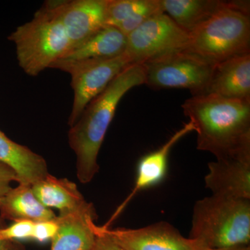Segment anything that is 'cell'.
<instances>
[{
	"label": "cell",
	"instance_id": "6da1fadb",
	"mask_svg": "<svg viewBox=\"0 0 250 250\" xmlns=\"http://www.w3.org/2000/svg\"><path fill=\"white\" fill-rule=\"evenodd\" d=\"M197 134V149L216 159L250 154V101L195 95L182 105Z\"/></svg>",
	"mask_w": 250,
	"mask_h": 250
},
{
	"label": "cell",
	"instance_id": "7a4b0ae2",
	"mask_svg": "<svg viewBox=\"0 0 250 250\" xmlns=\"http://www.w3.org/2000/svg\"><path fill=\"white\" fill-rule=\"evenodd\" d=\"M145 83L143 65H129L88 104L70 126L68 143L76 155L77 177L81 183H89L98 172L99 152L122 98L131 88Z\"/></svg>",
	"mask_w": 250,
	"mask_h": 250
},
{
	"label": "cell",
	"instance_id": "3957f363",
	"mask_svg": "<svg viewBox=\"0 0 250 250\" xmlns=\"http://www.w3.org/2000/svg\"><path fill=\"white\" fill-rule=\"evenodd\" d=\"M188 34L186 50L212 65L250 53V1H225Z\"/></svg>",
	"mask_w": 250,
	"mask_h": 250
},
{
	"label": "cell",
	"instance_id": "277c9868",
	"mask_svg": "<svg viewBox=\"0 0 250 250\" xmlns=\"http://www.w3.org/2000/svg\"><path fill=\"white\" fill-rule=\"evenodd\" d=\"M189 238L208 249L250 246V200L214 195L199 200Z\"/></svg>",
	"mask_w": 250,
	"mask_h": 250
},
{
	"label": "cell",
	"instance_id": "5b68a950",
	"mask_svg": "<svg viewBox=\"0 0 250 250\" xmlns=\"http://www.w3.org/2000/svg\"><path fill=\"white\" fill-rule=\"evenodd\" d=\"M8 39L16 45L18 65L31 77L50 68L71 49L65 28L49 1L31 21L16 28Z\"/></svg>",
	"mask_w": 250,
	"mask_h": 250
},
{
	"label": "cell",
	"instance_id": "8992f818",
	"mask_svg": "<svg viewBox=\"0 0 250 250\" xmlns=\"http://www.w3.org/2000/svg\"><path fill=\"white\" fill-rule=\"evenodd\" d=\"M146 83L153 88H185L192 96L203 95L214 65L187 50L141 64Z\"/></svg>",
	"mask_w": 250,
	"mask_h": 250
},
{
	"label": "cell",
	"instance_id": "52a82bcc",
	"mask_svg": "<svg viewBox=\"0 0 250 250\" xmlns=\"http://www.w3.org/2000/svg\"><path fill=\"white\" fill-rule=\"evenodd\" d=\"M188 33L167 15H154L126 36L124 54L131 65L186 50Z\"/></svg>",
	"mask_w": 250,
	"mask_h": 250
},
{
	"label": "cell",
	"instance_id": "ba28073f",
	"mask_svg": "<svg viewBox=\"0 0 250 250\" xmlns=\"http://www.w3.org/2000/svg\"><path fill=\"white\" fill-rule=\"evenodd\" d=\"M129 65L131 64L123 53L112 58L91 59L53 67L71 75L74 98L68 118L70 127L78 121L88 104Z\"/></svg>",
	"mask_w": 250,
	"mask_h": 250
},
{
	"label": "cell",
	"instance_id": "9c48e42d",
	"mask_svg": "<svg viewBox=\"0 0 250 250\" xmlns=\"http://www.w3.org/2000/svg\"><path fill=\"white\" fill-rule=\"evenodd\" d=\"M97 229L124 250H207L200 241L186 238L165 221L138 229L103 228Z\"/></svg>",
	"mask_w": 250,
	"mask_h": 250
},
{
	"label": "cell",
	"instance_id": "30bf717a",
	"mask_svg": "<svg viewBox=\"0 0 250 250\" xmlns=\"http://www.w3.org/2000/svg\"><path fill=\"white\" fill-rule=\"evenodd\" d=\"M65 28L71 49L106 26L108 0L49 1Z\"/></svg>",
	"mask_w": 250,
	"mask_h": 250
},
{
	"label": "cell",
	"instance_id": "8fae6325",
	"mask_svg": "<svg viewBox=\"0 0 250 250\" xmlns=\"http://www.w3.org/2000/svg\"><path fill=\"white\" fill-rule=\"evenodd\" d=\"M208 167L205 187L212 195L250 200V154L216 159Z\"/></svg>",
	"mask_w": 250,
	"mask_h": 250
},
{
	"label": "cell",
	"instance_id": "7c38bea8",
	"mask_svg": "<svg viewBox=\"0 0 250 250\" xmlns=\"http://www.w3.org/2000/svg\"><path fill=\"white\" fill-rule=\"evenodd\" d=\"M97 218L95 207L88 202L77 210L59 213L56 218L58 229L51 240V250H93Z\"/></svg>",
	"mask_w": 250,
	"mask_h": 250
},
{
	"label": "cell",
	"instance_id": "4fadbf2b",
	"mask_svg": "<svg viewBox=\"0 0 250 250\" xmlns=\"http://www.w3.org/2000/svg\"><path fill=\"white\" fill-rule=\"evenodd\" d=\"M191 131H195V127L191 122L189 121L177 132L174 133L170 139L157 150L143 156L138 164L137 173L134 188L129 195L117 208L107 223L102 226L103 228H109L110 225L119 216L128 204L140 191L157 185L162 182L167 172V160L171 149L179 140Z\"/></svg>",
	"mask_w": 250,
	"mask_h": 250
},
{
	"label": "cell",
	"instance_id": "5bb4252c",
	"mask_svg": "<svg viewBox=\"0 0 250 250\" xmlns=\"http://www.w3.org/2000/svg\"><path fill=\"white\" fill-rule=\"evenodd\" d=\"M210 94L250 101V53L237 56L213 66L203 95Z\"/></svg>",
	"mask_w": 250,
	"mask_h": 250
},
{
	"label": "cell",
	"instance_id": "9a60e30c",
	"mask_svg": "<svg viewBox=\"0 0 250 250\" xmlns=\"http://www.w3.org/2000/svg\"><path fill=\"white\" fill-rule=\"evenodd\" d=\"M126 36L118 28L105 26L83 43L70 49L62 58L56 61L50 68L58 65L75 63L91 59L118 57L125 52Z\"/></svg>",
	"mask_w": 250,
	"mask_h": 250
},
{
	"label": "cell",
	"instance_id": "2e32d148",
	"mask_svg": "<svg viewBox=\"0 0 250 250\" xmlns=\"http://www.w3.org/2000/svg\"><path fill=\"white\" fill-rule=\"evenodd\" d=\"M0 164L16 172L18 184L34 185L48 175L45 159L29 147L18 144L0 130Z\"/></svg>",
	"mask_w": 250,
	"mask_h": 250
},
{
	"label": "cell",
	"instance_id": "e0dca14e",
	"mask_svg": "<svg viewBox=\"0 0 250 250\" xmlns=\"http://www.w3.org/2000/svg\"><path fill=\"white\" fill-rule=\"evenodd\" d=\"M0 217L12 221H31L34 223L53 220L54 212L45 207L36 197L32 187L18 184L3 196L0 197Z\"/></svg>",
	"mask_w": 250,
	"mask_h": 250
},
{
	"label": "cell",
	"instance_id": "ac0fdd59",
	"mask_svg": "<svg viewBox=\"0 0 250 250\" xmlns=\"http://www.w3.org/2000/svg\"><path fill=\"white\" fill-rule=\"evenodd\" d=\"M31 187L42 205L50 209L57 208L59 213L77 210L87 203L77 184L67 179L57 178L49 174Z\"/></svg>",
	"mask_w": 250,
	"mask_h": 250
},
{
	"label": "cell",
	"instance_id": "d6986e66",
	"mask_svg": "<svg viewBox=\"0 0 250 250\" xmlns=\"http://www.w3.org/2000/svg\"><path fill=\"white\" fill-rule=\"evenodd\" d=\"M225 1L220 0H160L163 12L188 34L221 9Z\"/></svg>",
	"mask_w": 250,
	"mask_h": 250
},
{
	"label": "cell",
	"instance_id": "ffe728a7",
	"mask_svg": "<svg viewBox=\"0 0 250 250\" xmlns=\"http://www.w3.org/2000/svg\"><path fill=\"white\" fill-rule=\"evenodd\" d=\"M157 0H108L106 26L118 27L130 18L155 4Z\"/></svg>",
	"mask_w": 250,
	"mask_h": 250
},
{
	"label": "cell",
	"instance_id": "44dd1931",
	"mask_svg": "<svg viewBox=\"0 0 250 250\" xmlns=\"http://www.w3.org/2000/svg\"><path fill=\"white\" fill-rule=\"evenodd\" d=\"M34 223L26 220L14 222L10 226L0 229V239L8 242L31 239Z\"/></svg>",
	"mask_w": 250,
	"mask_h": 250
},
{
	"label": "cell",
	"instance_id": "7402d4cb",
	"mask_svg": "<svg viewBox=\"0 0 250 250\" xmlns=\"http://www.w3.org/2000/svg\"><path fill=\"white\" fill-rule=\"evenodd\" d=\"M58 229L56 219L34 223L31 239L40 243L52 240Z\"/></svg>",
	"mask_w": 250,
	"mask_h": 250
},
{
	"label": "cell",
	"instance_id": "603a6c76",
	"mask_svg": "<svg viewBox=\"0 0 250 250\" xmlns=\"http://www.w3.org/2000/svg\"><path fill=\"white\" fill-rule=\"evenodd\" d=\"M18 182L17 174L9 166L0 164V197L11 188V183Z\"/></svg>",
	"mask_w": 250,
	"mask_h": 250
},
{
	"label": "cell",
	"instance_id": "cb8c5ba5",
	"mask_svg": "<svg viewBox=\"0 0 250 250\" xmlns=\"http://www.w3.org/2000/svg\"><path fill=\"white\" fill-rule=\"evenodd\" d=\"M95 230L97 239L94 250H124L112 241L106 235L99 231L97 229V225H95Z\"/></svg>",
	"mask_w": 250,
	"mask_h": 250
},
{
	"label": "cell",
	"instance_id": "d4e9b609",
	"mask_svg": "<svg viewBox=\"0 0 250 250\" xmlns=\"http://www.w3.org/2000/svg\"><path fill=\"white\" fill-rule=\"evenodd\" d=\"M6 226L4 220L0 217V229ZM11 242L4 241L0 239V250H9L11 246Z\"/></svg>",
	"mask_w": 250,
	"mask_h": 250
},
{
	"label": "cell",
	"instance_id": "484cf974",
	"mask_svg": "<svg viewBox=\"0 0 250 250\" xmlns=\"http://www.w3.org/2000/svg\"><path fill=\"white\" fill-rule=\"evenodd\" d=\"M9 250H26L25 248L18 241L11 242Z\"/></svg>",
	"mask_w": 250,
	"mask_h": 250
},
{
	"label": "cell",
	"instance_id": "4316f807",
	"mask_svg": "<svg viewBox=\"0 0 250 250\" xmlns=\"http://www.w3.org/2000/svg\"><path fill=\"white\" fill-rule=\"evenodd\" d=\"M207 250H250V246L232 247V248H220V249H208Z\"/></svg>",
	"mask_w": 250,
	"mask_h": 250
},
{
	"label": "cell",
	"instance_id": "83f0119b",
	"mask_svg": "<svg viewBox=\"0 0 250 250\" xmlns=\"http://www.w3.org/2000/svg\"></svg>",
	"mask_w": 250,
	"mask_h": 250
}]
</instances>
